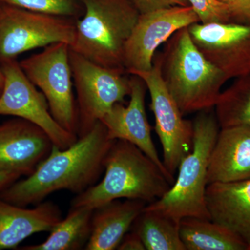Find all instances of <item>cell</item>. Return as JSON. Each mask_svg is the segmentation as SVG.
Masks as SVG:
<instances>
[{
	"instance_id": "cell-1",
	"label": "cell",
	"mask_w": 250,
	"mask_h": 250,
	"mask_svg": "<svg viewBox=\"0 0 250 250\" xmlns=\"http://www.w3.org/2000/svg\"><path fill=\"white\" fill-rule=\"evenodd\" d=\"M114 140L101 121L65 149L53 146L48 156L27 178L0 192V198L20 207L37 205L59 190L82 193L98 182L104 161Z\"/></svg>"
},
{
	"instance_id": "cell-2",
	"label": "cell",
	"mask_w": 250,
	"mask_h": 250,
	"mask_svg": "<svg viewBox=\"0 0 250 250\" xmlns=\"http://www.w3.org/2000/svg\"><path fill=\"white\" fill-rule=\"evenodd\" d=\"M104 167L101 181L77 195L70 207L94 210L121 199L142 200L148 205L164 196L173 184L150 158L124 140L113 141Z\"/></svg>"
},
{
	"instance_id": "cell-3",
	"label": "cell",
	"mask_w": 250,
	"mask_h": 250,
	"mask_svg": "<svg viewBox=\"0 0 250 250\" xmlns=\"http://www.w3.org/2000/svg\"><path fill=\"white\" fill-rule=\"evenodd\" d=\"M167 41L161 74L182 114L214 108L228 77L197 49L188 27Z\"/></svg>"
},
{
	"instance_id": "cell-4",
	"label": "cell",
	"mask_w": 250,
	"mask_h": 250,
	"mask_svg": "<svg viewBox=\"0 0 250 250\" xmlns=\"http://www.w3.org/2000/svg\"><path fill=\"white\" fill-rule=\"evenodd\" d=\"M71 50L104 67L124 68V51L140 14L131 0H81Z\"/></svg>"
},
{
	"instance_id": "cell-5",
	"label": "cell",
	"mask_w": 250,
	"mask_h": 250,
	"mask_svg": "<svg viewBox=\"0 0 250 250\" xmlns=\"http://www.w3.org/2000/svg\"><path fill=\"white\" fill-rule=\"evenodd\" d=\"M210 109L200 111L192 121L193 144L191 152L179 164L178 176L161 198L145 207L180 221L186 217L208 219L206 205L207 172L210 154L220 127Z\"/></svg>"
},
{
	"instance_id": "cell-6",
	"label": "cell",
	"mask_w": 250,
	"mask_h": 250,
	"mask_svg": "<svg viewBox=\"0 0 250 250\" xmlns=\"http://www.w3.org/2000/svg\"><path fill=\"white\" fill-rule=\"evenodd\" d=\"M72 80L77 93L78 134L84 136L117 103L131 93L130 77L124 68L95 63L70 48Z\"/></svg>"
},
{
	"instance_id": "cell-7",
	"label": "cell",
	"mask_w": 250,
	"mask_h": 250,
	"mask_svg": "<svg viewBox=\"0 0 250 250\" xmlns=\"http://www.w3.org/2000/svg\"><path fill=\"white\" fill-rule=\"evenodd\" d=\"M19 64L31 83L45 97L54 120L77 136L78 111L72 88L70 45L65 42L51 44Z\"/></svg>"
},
{
	"instance_id": "cell-8",
	"label": "cell",
	"mask_w": 250,
	"mask_h": 250,
	"mask_svg": "<svg viewBox=\"0 0 250 250\" xmlns=\"http://www.w3.org/2000/svg\"><path fill=\"white\" fill-rule=\"evenodd\" d=\"M76 20L0 4V63L57 42L71 45Z\"/></svg>"
},
{
	"instance_id": "cell-9",
	"label": "cell",
	"mask_w": 250,
	"mask_h": 250,
	"mask_svg": "<svg viewBox=\"0 0 250 250\" xmlns=\"http://www.w3.org/2000/svg\"><path fill=\"white\" fill-rule=\"evenodd\" d=\"M144 82L150 95V108L155 119V131L163 147V163L174 177L179 164L192 151V122L184 119L178 105L169 93L161 74V57L153 62L151 70L131 74Z\"/></svg>"
},
{
	"instance_id": "cell-10",
	"label": "cell",
	"mask_w": 250,
	"mask_h": 250,
	"mask_svg": "<svg viewBox=\"0 0 250 250\" xmlns=\"http://www.w3.org/2000/svg\"><path fill=\"white\" fill-rule=\"evenodd\" d=\"M0 67L4 80L0 95V115L34 123L48 135L54 146L61 149L76 142V135L64 129L54 120L45 97L27 78L16 59L1 62Z\"/></svg>"
},
{
	"instance_id": "cell-11",
	"label": "cell",
	"mask_w": 250,
	"mask_h": 250,
	"mask_svg": "<svg viewBox=\"0 0 250 250\" xmlns=\"http://www.w3.org/2000/svg\"><path fill=\"white\" fill-rule=\"evenodd\" d=\"M200 22L191 6H176L140 14L124 51V67L129 75L153 67L159 46L177 31Z\"/></svg>"
},
{
	"instance_id": "cell-12",
	"label": "cell",
	"mask_w": 250,
	"mask_h": 250,
	"mask_svg": "<svg viewBox=\"0 0 250 250\" xmlns=\"http://www.w3.org/2000/svg\"><path fill=\"white\" fill-rule=\"evenodd\" d=\"M188 29L197 49L229 80L250 74V24L197 22Z\"/></svg>"
},
{
	"instance_id": "cell-13",
	"label": "cell",
	"mask_w": 250,
	"mask_h": 250,
	"mask_svg": "<svg viewBox=\"0 0 250 250\" xmlns=\"http://www.w3.org/2000/svg\"><path fill=\"white\" fill-rule=\"evenodd\" d=\"M131 93L129 104L117 103L102 119L112 140H124L139 148L165 172L174 183V177L164 165L152 138V128L146 110V87L139 77L131 75Z\"/></svg>"
},
{
	"instance_id": "cell-14",
	"label": "cell",
	"mask_w": 250,
	"mask_h": 250,
	"mask_svg": "<svg viewBox=\"0 0 250 250\" xmlns=\"http://www.w3.org/2000/svg\"><path fill=\"white\" fill-rule=\"evenodd\" d=\"M48 135L22 118L0 125V171L29 176L48 156L53 147Z\"/></svg>"
},
{
	"instance_id": "cell-15",
	"label": "cell",
	"mask_w": 250,
	"mask_h": 250,
	"mask_svg": "<svg viewBox=\"0 0 250 250\" xmlns=\"http://www.w3.org/2000/svg\"><path fill=\"white\" fill-rule=\"evenodd\" d=\"M210 220L243 240L250 249V179L209 184L205 194Z\"/></svg>"
},
{
	"instance_id": "cell-16",
	"label": "cell",
	"mask_w": 250,
	"mask_h": 250,
	"mask_svg": "<svg viewBox=\"0 0 250 250\" xmlns=\"http://www.w3.org/2000/svg\"><path fill=\"white\" fill-rule=\"evenodd\" d=\"M250 179V126L222 128L208 161L207 184Z\"/></svg>"
},
{
	"instance_id": "cell-17",
	"label": "cell",
	"mask_w": 250,
	"mask_h": 250,
	"mask_svg": "<svg viewBox=\"0 0 250 250\" xmlns=\"http://www.w3.org/2000/svg\"><path fill=\"white\" fill-rule=\"evenodd\" d=\"M62 218V210L52 202L28 208L0 198V250L15 249L34 233L50 231Z\"/></svg>"
},
{
	"instance_id": "cell-18",
	"label": "cell",
	"mask_w": 250,
	"mask_h": 250,
	"mask_svg": "<svg viewBox=\"0 0 250 250\" xmlns=\"http://www.w3.org/2000/svg\"><path fill=\"white\" fill-rule=\"evenodd\" d=\"M147 204L139 200H117L93 210L86 250H113L131 228Z\"/></svg>"
},
{
	"instance_id": "cell-19",
	"label": "cell",
	"mask_w": 250,
	"mask_h": 250,
	"mask_svg": "<svg viewBox=\"0 0 250 250\" xmlns=\"http://www.w3.org/2000/svg\"><path fill=\"white\" fill-rule=\"evenodd\" d=\"M179 232L187 250H248L239 236L208 219L182 218Z\"/></svg>"
},
{
	"instance_id": "cell-20",
	"label": "cell",
	"mask_w": 250,
	"mask_h": 250,
	"mask_svg": "<svg viewBox=\"0 0 250 250\" xmlns=\"http://www.w3.org/2000/svg\"><path fill=\"white\" fill-rule=\"evenodd\" d=\"M93 209L86 207H70L49 232L47 239L39 244L26 246L21 250H80L85 249L90 233Z\"/></svg>"
},
{
	"instance_id": "cell-21",
	"label": "cell",
	"mask_w": 250,
	"mask_h": 250,
	"mask_svg": "<svg viewBox=\"0 0 250 250\" xmlns=\"http://www.w3.org/2000/svg\"><path fill=\"white\" fill-rule=\"evenodd\" d=\"M131 229L147 250H187L181 239L179 221L168 215L144 208Z\"/></svg>"
},
{
	"instance_id": "cell-22",
	"label": "cell",
	"mask_w": 250,
	"mask_h": 250,
	"mask_svg": "<svg viewBox=\"0 0 250 250\" xmlns=\"http://www.w3.org/2000/svg\"><path fill=\"white\" fill-rule=\"evenodd\" d=\"M214 108L220 129L250 126V74L236 78L222 91Z\"/></svg>"
},
{
	"instance_id": "cell-23",
	"label": "cell",
	"mask_w": 250,
	"mask_h": 250,
	"mask_svg": "<svg viewBox=\"0 0 250 250\" xmlns=\"http://www.w3.org/2000/svg\"><path fill=\"white\" fill-rule=\"evenodd\" d=\"M0 4L74 20L82 17L84 11L81 0H0Z\"/></svg>"
},
{
	"instance_id": "cell-24",
	"label": "cell",
	"mask_w": 250,
	"mask_h": 250,
	"mask_svg": "<svg viewBox=\"0 0 250 250\" xmlns=\"http://www.w3.org/2000/svg\"><path fill=\"white\" fill-rule=\"evenodd\" d=\"M202 24L232 22L231 6L218 0H188Z\"/></svg>"
},
{
	"instance_id": "cell-25",
	"label": "cell",
	"mask_w": 250,
	"mask_h": 250,
	"mask_svg": "<svg viewBox=\"0 0 250 250\" xmlns=\"http://www.w3.org/2000/svg\"><path fill=\"white\" fill-rule=\"evenodd\" d=\"M140 14L172 6H190L188 0H131Z\"/></svg>"
},
{
	"instance_id": "cell-26",
	"label": "cell",
	"mask_w": 250,
	"mask_h": 250,
	"mask_svg": "<svg viewBox=\"0 0 250 250\" xmlns=\"http://www.w3.org/2000/svg\"><path fill=\"white\" fill-rule=\"evenodd\" d=\"M231 9L232 22L250 24V0H236Z\"/></svg>"
},
{
	"instance_id": "cell-27",
	"label": "cell",
	"mask_w": 250,
	"mask_h": 250,
	"mask_svg": "<svg viewBox=\"0 0 250 250\" xmlns=\"http://www.w3.org/2000/svg\"><path fill=\"white\" fill-rule=\"evenodd\" d=\"M117 250H145L146 247L141 238L134 231L126 233L123 237Z\"/></svg>"
},
{
	"instance_id": "cell-28",
	"label": "cell",
	"mask_w": 250,
	"mask_h": 250,
	"mask_svg": "<svg viewBox=\"0 0 250 250\" xmlns=\"http://www.w3.org/2000/svg\"><path fill=\"white\" fill-rule=\"evenodd\" d=\"M21 177L22 175L17 172L0 171V192L14 184Z\"/></svg>"
},
{
	"instance_id": "cell-29",
	"label": "cell",
	"mask_w": 250,
	"mask_h": 250,
	"mask_svg": "<svg viewBox=\"0 0 250 250\" xmlns=\"http://www.w3.org/2000/svg\"><path fill=\"white\" fill-rule=\"evenodd\" d=\"M4 75H3L1 67H0V88H1V89L3 88V85H4Z\"/></svg>"
},
{
	"instance_id": "cell-30",
	"label": "cell",
	"mask_w": 250,
	"mask_h": 250,
	"mask_svg": "<svg viewBox=\"0 0 250 250\" xmlns=\"http://www.w3.org/2000/svg\"><path fill=\"white\" fill-rule=\"evenodd\" d=\"M218 1H221V2L225 3V4H229L230 6H231L233 4V3L235 2L236 0H218Z\"/></svg>"
},
{
	"instance_id": "cell-31",
	"label": "cell",
	"mask_w": 250,
	"mask_h": 250,
	"mask_svg": "<svg viewBox=\"0 0 250 250\" xmlns=\"http://www.w3.org/2000/svg\"><path fill=\"white\" fill-rule=\"evenodd\" d=\"M1 88H0V95H1Z\"/></svg>"
},
{
	"instance_id": "cell-32",
	"label": "cell",
	"mask_w": 250,
	"mask_h": 250,
	"mask_svg": "<svg viewBox=\"0 0 250 250\" xmlns=\"http://www.w3.org/2000/svg\"></svg>"
}]
</instances>
